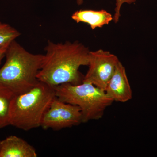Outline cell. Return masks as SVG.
Listing matches in <instances>:
<instances>
[{"mask_svg":"<svg viewBox=\"0 0 157 157\" xmlns=\"http://www.w3.org/2000/svg\"><path fill=\"white\" fill-rule=\"evenodd\" d=\"M82 123L79 107L63 102L56 97L43 116L40 127L45 130L59 131Z\"/></svg>","mask_w":157,"mask_h":157,"instance_id":"5","label":"cell"},{"mask_svg":"<svg viewBox=\"0 0 157 157\" xmlns=\"http://www.w3.org/2000/svg\"><path fill=\"white\" fill-rule=\"evenodd\" d=\"M56 97L55 87L39 81L28 90L14 94L10 106V125L25 131L41 127L43 116Z\"/></svg>","mask_w":157,"mask_h":157,"instance_id":"3","label":"cell"},{"mask_svg":"<svg viewBox=\"0 0 157 157\" xmlns=\"http://www.w3.org/2000/svg\"><path fill=\"white\" fill-rule=\"evenodd\" d=\"M14 95L11 90L0 85V129L10 125V106Z\"/></svg>","mask_w":157,"mask_h":157,"instance_id":"10","label":"cell"},{"mask_svg":"<svg viewBox=\"0 0 157 157\" xmlns=\"http://www.w3.org/2000/svg\"><path fill=\"white\" fill-rule=\"evenodd\" d=\"M136 0H116L115 8V13L113 16V20L115 23H117L119 20L120 17V10L121 6L124 3L131 4L135 3ZM78 5H81L83 2V0H76Z\"/></svg>","mask_w":157,"mask_h":157,"instance_id":"12","label":"cell"},{"mask_svg":"<svg viewBox=\"0 0 157 157\" xmlns=\"http://www.w3.org/2000/svg\"><path fill=\"white\" fill-rule=\"evenodd\" d=\"M33 147L22 138L11 135L0 141V157H37Z\"/></svg>","mask_w":157,"mask_h":157,"instance_id":"8","label":"cell"},{"mask_svg":"<svg viewBox=\"0 0 157 157\" xmlns=\"http://www.w3.org/2000/svg\"><path fill=\"white\" fill-rule=\"evenodd\" d=\"M119 61L117 56L109 51H90L89 69L82 82L92 83L105 91Z\"/></svg>","mask_w":157,"mask_h":157,"instance_id":"6","label":"cell"},{"mask_svg":"<svg viewBox=\"0 0 157 157\" xmlns=\"http://www.w3.org/2000/svg\"><path fill=\"white\" fill-rule=\"evenodd\" d=\"M20 35L16 29L0 21V46L11 43Z\"/></svg>","mask_w":157,"mask_h":157,"instance_id":"11","label":"cell"},{"mask_svg":"<svg viewBox=\"0 0 157 157\" xmlns=\"http://www.w3.org/2000/svg\"><path fill=\"white\" fill-rule=\"evenodd\" d=\"M39 81L55 87L60 85L82 83L84 76L79 71L82 66H88L90 51L78 41L55 43L48 41L45 47Z\"/></svg>","mask_w":157,"mask_h":157,"instance_id":"1","label":"cell"},{"mask_svg":"<svg viewBox=\"0 0 157 157\" xmlns=\"http://www.w3.org/2000/svg\"><path fill=\"white\" fill-rule=\"evenodd\" d=\"M71 17L76 22L88 24L93 30L102 28L113 20L112 14L105 10H80L75 11Z\"/></svg>","mask_w":157,"mask_h":157,"instance_id":"9","label":"cell"},{"mask_svg":"<svg viewBox=\"0 0 157 157\" xmlns=\"http://www.w3.org/2000/svg\"><path fill=\"white\" fill-rule=\"evenodd\" d=\"M55 89L56 95L60 100L79 107L82 123L101 119L105 110L113 102L105 91L89 82L66 83L56 86Z\"/></svg>","mask_w":157,"mask_h":157,"instance_id":"4","label":"cell"},{"mask_svg":"<svg viewBox=\"0 0 157 157\" xmlns=\"http://www.w3.org/2000/svg\"><path fill=\"white\" fill-rule=\"evenodd\" d=\"M5 57L0 69L1 85L17 94L28 90L39 81L37 76L44 55L30 53L15 40L9 44Z\"/></svg>","mask_w":157,"mask_h":157,"instance_id":"2","label":"cell"},{"mask_svg":"<svg viewBox=\"0 0 157 157\" xmlns=\"http://www.w3.org/2000/svg\"><path fill=\"white\" fill-rule=\"evenodd\" d=\"M108 97L113 101L125 103L132 98V91L125 68L119 61L105 90Z\"/></svg>","mask_w":157,"mask_h":157,"instance_id":"7","label":"cell"},{"mask_svg":"<svg viewBox=\"0 0 157 157\" xmlns=\"http://www.w3.org/2000/svg\"><path fill=\"white\" fill-rule=\"evenodd\" d=\"M10 43L0 46V64H1L3 59L5 57L6 50H7L8 46Z\"/></svg>","mask_w":157,"mask_h":157,"instance_id":"13","label":"cell"}]
</instances>
